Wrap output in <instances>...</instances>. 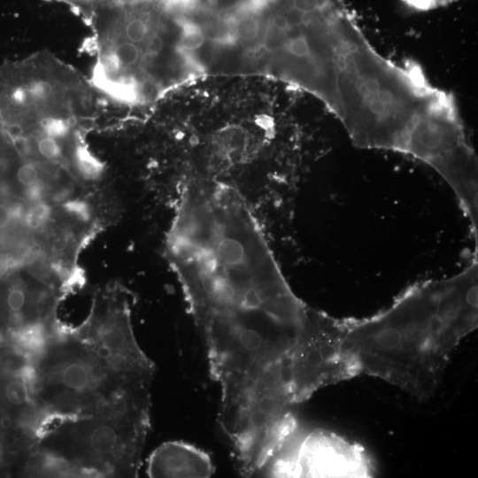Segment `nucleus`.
I'll use <instances>...</instances> for the list:
<instances>
[{
	"instance_id": "f257e3e1",
	"label": "nucleus",
	"mask_w": 478,
	"mask_h": 478,
	"mask_svg": "<svg viewBox=\"0 0 478 478\" xmlns=\"http://www.w3.org/2000/svg\"><path fill=\"white\" fill-rule=\"evenodd\" d=\"M181 290L220 387L218 422L232 455L263 461L297 423L293 366L317 310L294 293L274 252L258 245L214 251Z\"/></svg>"
},
{
	"instance_id": "f03ea898",
	"label": "nucleus",
	"mask_w": 478,
	"mask_h": 478,
	"mask_svg": "<svg viewBox=\"0 0 478 478\" xmlns=\"http://www.w3.org/2000/svg\"><path fill=\"white\" fill-rule=\"evenodd\" d=\"M477 251L449 278L415 283L371 317L347 319L346 345L360 374L426 399L462 339L478 324Z\"/></svg>"
},
{
	"instance_id": "7ed1b4c3",
	"label": "nucleus",
	"mask_w": 478,
	"mask_h": 478,
	"mask_svg": "<svg viewBox=\"0 0 478 478\" xmlns=\"http://www.w3.org/2000/svg\"><path fill=\"white\" fill-rule=\"evenodd\" d=\"M101 110L89 79L59 58L33 54L0 66V130L23 157L96 181L103 164L86 143Z\"/></svg>"
},
{
	"instance_id": "20e7f679",
	"label": "nucleus",
	"mask_w": 478,
	"mask_h": 478,
	"mask_svg": "<svg viewBox=\"0 0 478 478\" xmlns=\"http://www.w3.org/2000/svg\"><path fill=\"white\" fill-rule=\"evenodd\" d=\"M36 402L47 418L150 409L152 375L112 369L87 343L59 330L32 359Z\"/></svg>"
},
{
	"instance_id": "39448f33",
	"label": "nucleus",
	"mask_w": 478,
	"mask_h": 478,
	"mask_svg": "<svg viewBox=\"0 0 478 478\" xmlns=\"http://www.w3.org/2000/svg\"><path fill=\"white\" fill-rule=\"evenodd\" d=\"M150 416L123 412L49 419L35 448L64 463L75 477H136Z\"/></svg>"
},
{
	"instance_id": "423d86ee",
	"label": "nucleus",
	"mask_w": 478,
	"mask_h": 478,
	"mask_svg": "<svg viewBox=\"0 0 478 478\" xmlns=\"http://www.w3.org/2000/svg\"><path fill=\"white\" fill-rule=\"evenodd\" d=\"M374 465L363 447L331 431L297 427L266 468L270 477H372Z\"/></svg>"
},
{
	"instance_id": "0eeeda50",
	"label": "nucleus",
	"mask_w": 478,
	"mask_h": 478,
	"mask_svg": "<svg viewBox=\"0 0 478 478\" xmlns=\"http://www.w3.org/2000/svg\"><path fill=\"white\" fill-rule=\"evenodd\" d=\"M67 331L87 343L112 369L154 376L155 365L135 339L126 291L116 289L96 295L87 320Z\"/></svg>"
},
{
	"instance_id": "6e6552de",
	"label": "nucleus",
	"mask_w": 478,
	"mask_h": 478,
	"mask_svg": "<svg viewBox=\"0 0 478 478\" xmlns=\"http://www.w3.org/2000/svg\"><path fill=\"white\" fill-rule=\"evenodd\" d=\"M149 477H197L213 474L214 466L205 451L191 444L171 441L159 445L149 457Z\"/></svg>"
},
{
	"instance_id": "1a4fd4ad",
	"label": "nucleus",
	"mask_w": 478,
	"mask_h": 478,
	"mask_svg": "<svg viewBox=\"0 0 478 478\" xmlns=\"http://www.w3.org/2000/svg\"><path fill=\"white\" fill-rule=\"evenodd\" d=\"M175 22L179 31L175 48L178 53L192 52L204 45L205 35L197 24L186 19H178Z\"/></svg>"
},
{
	"instance_id": "9d476101",
	"label": "nucleus",
	"mask_w": 478,
	"mask_h": 478,
	"mask_svg": "<svg viewBox=\"0 0 478 478\" xmlns=\"http://www.w3.org/2000/svg\"><path fill=\"white\" fill-rule=\"evenodd\" d=\"M259 28V21L255 16H241L234 26V34L241 41L251 42L258 37Z\"/></svg>"
},
{
	"instance_id": "9b49d317",
	"label": "nucleus",
	"mask_w": 478,
	"mask_h": 478,
	"mask_svg": "<svg viewBox=\"0 0 478 478\" xmlns=\"http://www.w3.org/2000/svg\"><path fill=\"white\" fill-rule=\"evenodd\" d=\"M458 1L459 0H401L406 8L415 12L435 10Z\"/></svg>"
},
{
	"instance_id": "f8f14e48",
	"label": "nucleus",
	"mask_w": 478,
	"mask_h": 478,
	"mask_svg": "<svg viewBox=\"0 0 478 478\" xmlns=\"http://www.w3.org/2000/svg\"><path fill=\"white\" fill-rule=\"evenodd\" d=\"M67 5L83 20L92 12L99 0H54Z\"/></svg>"
},
{
	"instance_id": "ddd939ff",
	"label": "nucleus",
	"mask_w": 478,
	"mask_h": 478,
	"mask_svg": "<svg viewBox=\"0 0 478 478\" xmlns=\"http://www.w3.org/2000/svg\"><path fill=\"white\" fill-rule=\"evenodd\" d=\"M168 9L185 7L190 4L192 0H161Z\"/></svg>"
},
{
	"instance_id": "4468645a",
	"label": "nucleus",
	"mask_w": 478,
	"mask_h": 478,
	"mask_svg": "<svg viewBox=\"0 0 478 478\" xmlns=\"http://www.w3.org/2000/svg\"><path fill=\"white\" fill-rule=\"evenodd\" d=\"M13 425L12 418L10 415H3L0 417V428L7 430Z\"/></svg>"
},
{
	"instance_id": "2eb2a0df",
	"label": "nucleus",
	"mask_w": 478,
	"mask_h": 478,
	"mask_svg": "<svg viewBox=\"0 0 478 478\" xmlns=\"http://www.w3.org/2000/svg\"><path fill=\"white\" fill-rule=\"evenodd\" d=\"M5 456V444L2 438H0V464L3 463Z\"/></svg>"
}]
</instances>
